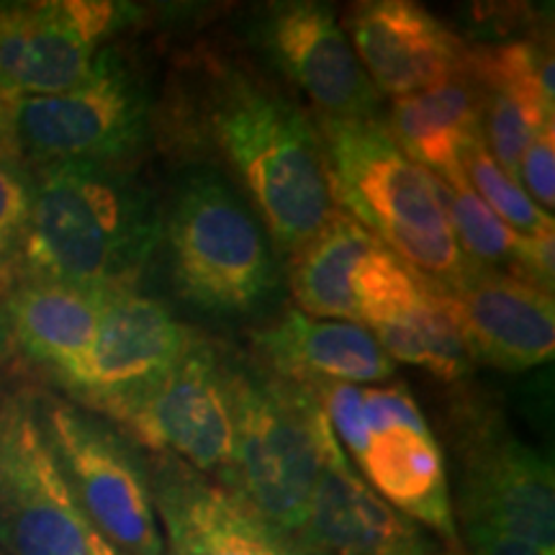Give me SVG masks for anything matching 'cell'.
Masks as SVG:
<instances>
[{
	"mask_svg": "<svg viewBox=\"0 0 555 555\" xmlns=\"http://www.w3.org/2000/svg\"><path fill=\"white\" fill-rule=\"evenodd\" d=\"M330 193L371 237L442 286L468 270L450 227L442 185L409 159L386 124L319 121Z\"/></svg>",
	"mask_w": 555,
	"mask_h": 555,
	"instance_id": "cell-3",
	"label": "cell"
},
{
	"mask_svg": "<svg viewBox=\"0 0 555 555\" xmlns=\"http://www.w3.org/2000/svg\"><path fill=\"white\" fill-rule=\"evenodd\" d=\"M41 425L80 509L124 555H165L147 461L80 404L39 399Z\"/></svg>",
	"mask_w": 555,
	"mask_h": 555,
	"instance_id": "cell-7",
	"label": "cell"
},
{
	"mask_svg": "<svg viewBox=\"0 0 555 555\" xmlns=\"http://www.w3.org/2000/svg\"><path fill=\"white\" fill-rule=\"evenodd\" d=\"M139 446L224 481L234 442V360L193 332L172 371L121 425Z\"/></svg>",
	"mask_w": 555,
	"mask_h": 555,
	"instance_id": "cell-12",
	"label": "cell"
},
{
	"mask_svg": "<svg viewBox=\"0 0 555 555\" xmlns=\"http://www.w3.org/2000/svg\"><path fill=\"white\" fill-rule=\"evenodd\" d=\"M0 142H9L11 144V137H9V101L0 95Z\"/></svg>",
	"mask_w": 555,
	"mask_h": 555,
	"instance_id": "cell-31",
	"label": "cell"
},
{
	"mask_svg": "<svg viewBox=\"0 0 555 555\" xmlns=\"http://www.w3.org/2000/svg\"><path fill=\"white\" fill-rule=\"evenodd\" d=\"M294 543L322 555H422L435 547L420 525L363 481L332 429L324 440L307 525Z\"/></svg>",
	"mask_w": 555,
	"mask_h": 555,
	"instance_id": "cell-19",
	"label": "cell"
},
{
	"mask_svg": "<svg viewBox=\"0 0 555 555\" xmlns=\"http://www.w3.org/2000/svg\"><path fill=\"white\" fill-rule=\"evenodd\" d=\"M288 555H322V553H314V551H307V547H298L296 543L291 545V551H288Z\"/></svg>",
	"mask_w": 555,
	"mask_h": 555,
	"instance_id": "cell-34",
	"label": "cell"
},
{
	"mask_svg": "<svg viewBox=\"0 0 555 555\" xmlns=\"http://www.w3.org/2000/svg\"><path fill=\"white\" fill-rule=\"evenodd\" d=\"M442 185V183H440ZM442 204H446L450 227L457 240V247L468 262L481 268L512 273L517 268L525 237L509 229L502 219L476 196L470 185L448 189L442 185Z\"/></svg>",
	"mask_w": 555,
	"mask_h": 555,
	"instance_id": "cell-25",
	"label": "cell"
},
{
	"mask_svg": "<svg viewBox=\"0 0 555 555\" xmlns=\"http://www.w3.org/2000/svg\"><path fill=\"white\" fill-rule=\"evenodd\" d=\"M330 429L314 388L234 360V442L221 489L294 543L307 525Z\"/></svg>",
	"mask_w": 555,
	"mask_h": 555,
	"instance_id": "cell-4",
	"label": "cell"
},
{
	"mask_svg": "<svg viewBox=\"0 0 555 555\" xmlns=\"http://www.w3.org/2000/svg\"><path fill=\"white\" fill-rule=\"evenodd\" d=\"M11 347V339H9V327H5V317H3V309H0V360L5 358V352H9Z\"/></svg>",
	"mask_w": 555,
	"mask_h": 555,
	"instance_id": "cell-32",
	"label": "cell"
},
{
	"mask_svg": "<svg viewBox=\"0 0 555 555\" xmlns=\"http://www.w3.org/2000/svg\"><path fill=\"white\" fill-rule=\"evenodd\" d=\"M193 330L157 298L114 291L103 304L90 363L75 399L103 420L124 425L189 347Z\"/></svg>",
	"mask_w": 555,
	"mask_h": 555,
	"instance_id": "cell-15",
	"label": "cell"
},
{
	"mask_svg": "<svg viewBox=\"0 0 555 555\" xmlns=\"http://www.w3.org/2000/svg\"><path fill=\"white\" fill-rule=\"evenodd\" d=\"M422 555H466L461 551V547H448V551H437V547H429V551H425Z\"/></svg>",
	"mask_w": 555,
	"mask_h": 555,
	"instance_id": "cell-33",
	"label": "cell"
},
{
	"mask_svg": "<svg viewBox=\"0 0 555 555\" xmlns=\"http://www.w3.org/2000/svg\"><path fill=\"white\" fill-rule=\"evenodd\" d=\"M345 34L378 95L393 101L463 78L468 47L412 0H367L347 13Z\"/></svg>",
	"mask_w": 555,
	"mask_h": 555,
	"instance_id": "cell-16",
	"label": "cell"
},
{
	"mask_svg": "<svg viewBox=\"0 0 555 555\" xmlns=\"http://www.w3.org/2000/svg\"><path fill=\"white\" fill-rule=\"evenodd\" d=\"M356 324L393 363L425 367L455 384L474 367L448 286L406 266L376 240L352 278Z\"/></svg>",
	"mask_w": 555,
	"mask_h": 555,
	"instance_id": "cell-10",
	"label": "cell"
},
{
	"mask_svg": "<svg viewBox=\"0 0 555 555\" xmlns=\"http://www.w3.org/2000/svg\"><path fill=\"white\" fill-rule=\"evenodd\" d=\"M376 237L337 208L335 217L298 247L291 262V291L307 317L356 322L352 278Z\"/></svg>",
	"mask_w": 555,
	"mask_h": 555,
	"instance_id": "cell-23",
	"label": "cell"
},
{
	"mask_svg": "<svg viewBox=\"0 0 555 555\" xmlns=\"http://www.w3.org/2000/svg\"><path fill=\"white\" fill-rule=\"evenodd\" d=\"M463 172L476 196L483 201L506 227L515 229L522 237H543L553 234V217L543 211L535 201L522 191L509 172L496 165L491 152L486 150V142H476L463 157Z\"/></svg>",
	"mask_w": 555,
	"mask_h": 555,
	"instance_id": "cell-27",
	"label": "cell"
},
{
	"mask_svg": "<svg viewBox=\"0 0 555 555\" xmlns=\"http://www.w3.org/2000/svg\"><path fill=\"white\" fill-rule=\"evenodd\" d=\"M517 183L543 211L555 204V127H545L525 150L517 168Z\"/></svg>",
	"mask_w": 555,
	"mask_h": 555,
	"instance_id": "cell-29",
	"label": "cell"
},
{
	"mask_svg": "<svg viewBox=\"0 0 555 555\" xmlns=\"http://www.w3.org/2000/svg\"><path fill=\"white\" fill-rule=\"evenodd\" d=\"M468 553L466 555H543L532 545L522 543V540L502 535V532L489 530V527L468 525Z\"/></svg>",
	"mask_w": 555,
	"mask_h": 555,
	"instance_id": "cell-30",
	"label": "cell"
},
{
	"mask_svg": "<svg viewBox=\"0 0 555 555\" xmlns=\"http://www.w3.org/2000/svg\"><path fill=\"white\" fill-rule=\"evenodd\" d=\"M172 286L214 317H255L278 294L275 253L260 219L211 168L178 178L163 211Z\"/></svg>",
	"mask_w": 555,
	"mask_h": 555,
	"instance_id": "cell-5",
	"label": "cell"
},
{
	"mask_svg": "<svg viewBox=\"0 0 555 555\" xmlns=\"http://www.w3.org/2000/svg\"><path fill=\"white\" fill-rule=\"evenodd\" d=\"M481 90V88H478ZM483 95V142L502 170L517 180L519 159L545 127H551L555 111L515 90H481Z\"/></svg>",
	"mask_w": 555,
	"mask_h": 555,
	"instance_id": "cell-26",
	"label": "cell"
},
{
	"mask_svg": "<svg viewBox=\"0 0 555 555\" xmlns=\"http://www.w3.org/2000/svg\"><path fill=\"white\" fill-rule=\"evenodd\" d=\"M206 121L278 247L294 255L335 217L319 129L294 101L245 69L217 67Z\"/></svg>",
	"mask_w": 555,
	"mask_h": 555,
	"instance_id": "cell-2",
	"label": "cell"
},
{
	"mask_svg": "<svg viewBox=\"0 0 555 555\" xmlns=\"http://www.w3.org/2000/svg\"><path fill=\"white\" fill-rule=\"evenodd\" d=\"M463 78L481 90H515L555 111L553 52L538 41H509L468 50Z\"/></svg>",
	"mask_w": 555,
	"mask_h": 555,
	"instance_id": "cell-24",
	"label": "cell"
},
{
	"mask_svg": "<svg viewBox=\"0 0 555 555\" xmlns=\"http://www.w3.org/2000/svg\"><path fill=\"white\" fill-rule=\"evenodd\" d=\"M253 37L319 111V121L378 119L380 95L367 80L335 11L311 0L270 3L255 16Z\"/></svg>",
	"mask_w": 555,
	"mask_h": 555,
	"instance_id": "cell-14",
	"label": "cell"
},
{
	"mask_svg": "<svg viewBox=\"0 0 555 555\" xmlns=\"http://www.w3.org/2000/svg\"><path fill=\"white\" fill-rule=\"evenodd\" d=\"M448 291L455 298L470 360L522 373L553 358L555 304L551 294L474 262H468L461 281Z\"/></svg>",
	"mask_w": 555,
	"mask_h": 555,
	"instance_id": "cell-18",
	"label": "cell"
},
{
	"mask_svg": "<svg viewBox=\"0 0 555 555\" xmlns=\"http://www.w3.org/2000/svg\"><path fill=\"white\" fill-rule=\"evenodd\" d=\"M106 298V291L26 278L0 301V309L11 345L75 397L86 378Z\"/></svg>",
	"mask_w": 555,
	"mask_h": 555,
	"instance_id": "cell-20",
	"label": "cell"
},
{
	"mask_svg": "<svg viewBox=\"0 0 555 555\" xmlns=\"http://www.w3.org/2000/svg\"><path fill=\"white\" fill-rule=\"evenodd\" d=\"M365 442L352 455L363 481L393 509L461 547L446 457L404 384L363 388Z\"/></svg>",
	"mask_w": 555,
	"mask_h": 555,
	"instance_id": "cell-13",
	"label": "cell"
},
{
	"mask_svg": "<svg viewBox=\"0 0 555 555\" xmlns=\"http://www.w3.org/2000/svg\"><path fill=\"white\" fill-rule=\"evenodd\" d=\"M31 219V170L13 144L0 142V301L21 283Z\"/></svg>",
	"mask_w": 555,
	"mask_h": 555,
	"instance_id": "cell-28",
	"label": "cell"
},
{
	"mask_svg": "<svg viewBox=\"0 0 555 555\" xmlns=\"http://www.w3.org/2000/svg\"><path fill=\"white\" fill-rule=\"evenodd\" d=\"M253 343L268 373L314 391L332 384H378L397 371L365 327L345 319H311L298 309L255 332Z\"/></svg>",
	"mask_w": 555,
	"mask_h": 555,
	"instance_id": "cell-21",
	"label": "cell"
},
{
	"mask_svg": "<svg viewBox=\"0 0 555 555\" xmlns=\"http://www.w3.org/2000/svg\"><path fill=\"white\" fill-rule=\"evenodd\" d=\"M144 82L116 50H103L78 88L9 101V137L29 168L54 163L131 165L150 137Z\"/></svg>",
	"mask_w": 555,
	"mask_h": 555,
	"instance_id": "cell-6",
	"label": "cell"
},
{
	"mask_svg": "<svg viewBox=\"0 0 555 555\" xmlns=\"http://www.w3.org/2000/svg\"><path fill=\"white\" fill-rule=\"evenodd\" d=\"M483 95L476 82L455 78L425 93L397 99L388 114V134L409 159L448 189L466 185L463 157L483 142Z\"/></svg>",
	"mask_w": 555,
	"mask_h": 555,
	"instance_id": "cell-22",
	"label": "cell"
},
{
	"mask_svg": "<svg viewBox=\"0 0 555 555\" xmlns=\"http://www.w3.org/2000/svg\"><path fill=\"white\" fill-rule=\"evenodd\" d=\"M134 11L111 0L0 3V95L18 101L78 88Z\"/></svg>",
	"mask_w": 555,
	"mask_h": 555,
	"instance_id": "cell-11",
	"label": "cell"
},
{
	"mask_svg": "<svg viewBox=\"0 0 555 555\" xmlns=\"http://www.w3.org/2000/svg\"><path fill=\"white\" fill-rule=\"evenodd\" d=\"M453 450L457 463V515L555 555V478L538 450L525 446L496 414L466 409L457 414Z\"/></svg>",
	"mask_w": 555,
	"mask_h": 555,
	"instance_id": "cell-9",
	"label": "cell"
},
{
	"mask_svg": "<svg viewBox=\"0 0 555 555\" xmlns=\"http://www.w3.org/2000/svg\"><path fill=\"white\" fill-rule=\"evenodd\" d=\"M147 468L165 555H288L291 540L189 463L157 453Z\"/></svg>",
	"mask_w": 555,
	"mask_h": 555,
	"instance_id": "cell-17",
	"label": "cell"
},
{
	"mask_svg": "<svg viewBox=\"0 0 555 555\" xmlns=\"http://www.w3.org/2000/svg\"><path fill=\"white\" fill-rule=\"evenodd\" d=\"M31 170L21 281L131 291L163 242V208L131 165L54 163Z\"/></svg>",
	"mask_w": 555,
	"mask_h": 555,
	"instance_id": "cell-1",
	"label": "cell"
},
{
	"mask_svg": "<svg viewBox=\"0 0 555 555\" xmlns=\"http://www.w3.org/2000/svg\"><path fill=\"white\" fill-rule=\"evenodd\" d=\"M0 547L9 555H124L80 509L54 457L39 399L0 404Z\"/></svg>",
	"mask_w": 555,
	"mask_h": 555,
	"instance_id": "cell-8",
	"label": "cell"
}]
</instances>
